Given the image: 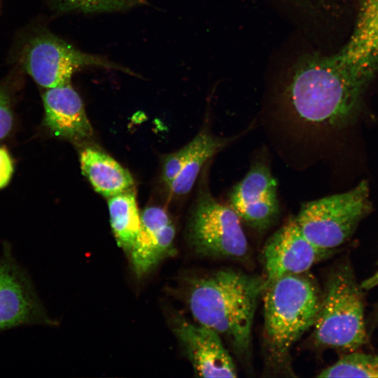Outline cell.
<instances>
[{
  "instance_id": "cell-1",
  "label": "cell",
  "mask_w": 378,
  "mask_h": 378,
  "mask_svg": "<svg viewBox=\"0 0 378 378\" xmlns=\"http://www.w3.org/2000/svg\"><path fill=\"white\" fill-rule=\"evenodd\" d=\"M377 74L368 49L349 38L334 53L309 54L291 71L286 90L293 111L304 122L342 127L352 122Z\"/></svg>"
},
{
  "instance_id": "cell-2",
  "label": "cell",
  "mask_w": 378,
  "mask_h": 378,
  "mask_svg": "<svg viewBox=\"0 0 378 378\" xmlns=\"http://www.w3.org/2000/svg\"><path fill=\"white\" fill-rule=\"evenodd\" d=\"M265 288L264 277L220 270L191 282L188 305L198 323L216 332L240 356H247L256 307Z\"/></svg>"
},
{
  "instance_id": "cell-3",
  "label": "cell",
  "mask_w": 378,
  "mask_h": 378,
  "mask_svg": "<svg viewBox=\"0 0 378 378\" xmlns=\"http://www.w3.org/2000/svg\"><path fill=\"white\" fill-rule=\"evenodd\" d=\"M262 296L265 345L274 362L285 363L293 344L313 327L321 292L314 278L304 272L273 281Z\"/></svg>"
},
{
  "instance_id": "cell-4",
  "label": "cell",
  "mask_w": 378,
  "mask_h": 378,
  "mask_svg": "<svg viewBox=\"0 0 378 378\" xmlns=\"http://www.w3.org/2000/svg\"><path fill=\"white\" fill-rule=\"evenodd\" d=\"M312 328L320 347L349 353L366 343L363 289L349 265L336 267L328 277Z\"/></svg>"
},
{
  "instance_id": "cell-5",
  "label": "cell",
  "mask_w": 378,
  "mask_h": 378,
  "mask_svg": "<svg viewBox=\"0 0 378 378\" xmlns=\"http://www.w3.org/2000/svg\"><path fill=\"white\" fill-rule=\"evenodd\" d=\"M369 193L363 181L347 192L307 202L295 216L297 223L313 244L331 251L346 242L370 213Z\"/></svg>"
},
{
  "instance_id": "cell-6",
  "label": "cell",
  "mask_w": 378,
  "mask_h": 378,
  "mask_svg": "<svg viewBox=\"0 0 378 378\" xmlns=\"http://www.w3.org/2000/svg\"><path fill=\"white\" fill-rule=\"evenodd\" d=\"M192 245L200 254L211 258L242 260L248 244L241 220L228 206L209 192L199 197L189 226Z\"/></svg>"
},
{
  "instance_id": "cell-7",
  "label": "cell",
  "mask_w": 378,
  "mask_h": 378,
  "mask_svg": "<svg viewBox=\"0 0 378 378\" xmlns=\"http://www.w3.org/2000/svg\"><path fill=\"white\" fill-rule=\"evenodd\" d=\"M22 63L35 82L46 88L69 83L76 71L89 66L130 73L127 69L105 58L82 52L50 34H39L27 43Z\"/></svg>"
},
{
  "instance_id": "cell-8",
  "label": "cell",
  "mask_w": 378,
  "mask_h": 378,
  "mask_svg": "<svg viewBox=\"0 0 378 378\" xmlns=\"http://www.w3.org/2000/svg\"><path fill=\"white\" fill-rule=\"evenodd\" d=\"M55 326L26 271L5 245L0 258V332L22 325Z\"/></svg>"
},
{
  "instance_id": "cell-9",
  "label": "cell",
  "mask_w": 378,
  "mask_h": 378,
  "mask_svg": "<svg viewBox=\"0 0 378 378\" xmlns=\"http://www.w3.org/2000/svg\"><path fill=\"white\" fill-rule=\"evenodd\" d=\"M228 206L241 220L259 231L277 220L280 206L277 182L267 163L255 162L230 190Z\"/></svg>"
},
{
  "instance_id": "cell-10",
  "label": "cell",
  "mask_w": 378,
  "mask_h": 378,
  "mask_svg": "<svg viewBox=\"0 0 378 378\" xmlns=\"http://www.w3.org/2000/svg\"><path fill=\"white\" fill-rule=\"evenodd\" d=\"M330 253V251L318 248L305 237L295 217L289 218L263 247L265 286L281 276L307 272Z\"/></svg>"
},
{
  "instance_id": "cell-11",
  "label": "cell",
  "mask_w": 378,
  "mask_h": 378,
  "mask_svg": "<svg viewBox=\"0 0 378 378\" xmlns=\"http://www.w3.org/2000/svg\"><path fill=\"white\" fill-rule=\"evenodd\" d=\"M174 332L200 377H237L232 356L221 337L214 330L178 318L174 324Z\"/></svg>"
},
{
  "instance_id": "cell-12",
  "label": "cell",
  "mask_w": 378,
  "mask_h": 378,
  "mask_svg": "<svg viewBox=\"0 0 378 378\" xmlns=\"http://www.w3.org/2000/svg\"><path fill=\"white\" fill-rule=\"evenodd\" d=\"M175 233L174 225L163 208L153 206L143 211L139 233L129 251L138 276L174 253Z\"/></svg>"
},
{
  "instance_id": "cell-13",
  "label": "cell",
  "mask_w": 378,
  "mask_h": 378,
  "mask_svg": "<svg viewBox=\"0 0 378 378\" xmlns=\"http://www.w3.org/2000/svg\"><path fill=\"white\" fill-rule=\"evenodd\" d=\"M43 100L45 123L55 136L74 141L92 136V128L83 102L69 83L48 88Z\"/></svg>"
},
{
  "instance_id": "cell-14",
  "label": "cell",
  "mask_w": 378,
  "mask_h": 378,
  "mask_svg": "<svg viewBox=\"0 0 378 378\" xmlns=\"http://www.w3.org/2000/svg\"><path fill=\"white\" fill-rule=\"evenodd\" d=\"M80 163L83 174L94 189L105 197L130 190L134 185V180L127 169L96 148L84 149L80 154Z\"/></svg>"
},
{
  "instance_id": "cell-15",
  "label": "cell",
  "mask_w": 378,
  "mask_h": 378,
  "mask_svg": "<svg viewBox=\"0 0 378 378\" xmlns=\"http://www.w3.org/2000/svg\"><path fill=\"white\" fill-rule=\"evenodd\" d=\"M194 139L195 146L192 154L178 175L167 186L172 195H183L190 192L205 163L227 146L236 136H217L202 131Z\"/></svg>"
},
{
  "instance_id": "cell-16",
  "label": "cell",
  "mask_w": 378,
  "mask_h": 378,
  "mask_svg": "<svg viewBox=\"0 0 378 378\" xmlns=\"http://www.w3.org/2000/svg\"><path fill=\"white\" fill-rule=\"evenodd\" d=\"M110 222L118 244L130 251L139 233L141 225L136 196L128 190L108 198Z\"/></svg>"
},
{
  "instance_id": "cell-17",
  "label": "cell",
  "mask_w": 378,
  "mask_h": 378,
  "mask_svg": "<svg viewBox=\"0 0 378 378\" xmlns=\"http://www.w3.org/2000/svg\"><path fill=\"white\" fill-rule=\"evenodd\" d=\"M318 377H378V354L347 353L323 369Z\"/></svg>"
},
{
  "instance_id": "cell-18",
  "label": "cell",
  "mask_w": 378,
  "mask_h": 378,
  "mask_svg": "<svg viewBox=\"0 0 378 378\" xmlns=\"http://www.w3.org/2000/svg\"><path fill=\"white\" fill-rule=\"evenodd\" d=\"M64 10L83 13L115 11L133 6L142 0H55Z\"/></svg>"
},
{
  "instance_id": "cell-19",
  "label": "cell",
  "mask_w": 378,
  "mask_h": 378,
  "mask_svg": "<svg viewBox=\"0 0 378 378\" xmlns=\"http://www.w3.org/2000/svg\"><path fill=\"white\" fill-rule=\"evenodd\" d=\"M195 146V139L177 151L168 155L163 162L162 179L168 186L178 175Z\"/></svg>"
},
{
  "instance_id": "cell-20",
  "label": "cell",
  "mask_w": 378,
  "mask_h": 378,
  "mask_svg": "<svg viewBox=\"0 0 378 378\" xmlns=\"http://www.w3.org/2000/svg\"><path fill=\"white\" fill-rule=\"evenodd\" d=\"M13 125V115L9 99L4 90L0 88V140L10 132Z\"/></svg>"
},
{
  "instance_id": "cell-21",
  "label": "cell",
  "mask_w": 378,
  "mask_h": 378,
  "mask_svg": "<svg viewBox=\"0 0 378 378\" xmlns=\"http://www.w3.org/2000/svg\"><path fill=\"white\" fill-rule=\"evenodd\" d=\"M13 172L10 157L6 150L0 148V188L9 182Z\"/></svg>"
},
{
  "instance_id": "cell-22",
  "label": "cell",
  "mask_w": 378,
  "mask_h": 378,
  "mask_svg": "<svg viewBox=\"0 0 378 378\" xmlns=\"http://www.w3.org/2000/svg\"><path fill=\"white\" fill-rule=\"evenodd\" d=\"M360 285L363 290H369L378 286V268L371 276L366 279Z\"/></svg>"
},
{
  "instance_id": "cell-23",
  "label": "cell",
  "mask_w": 378,
  "mask_h": 378,
  "mask_svg": "<svg viewBox=\"0 0 378 378\" xmlns=\"http://www.w3.org/2000/svg\"><path fill=\"white\" fill-rule=\"evenodd\" d=\"M292 1H294L297 5L301 6H306L307 9L309 8L310 6L311 8H318L320 6H321L326 0H291Z\"/></svg>"
},
{
  "instance_id": "cell-24",
  "label": "cell",
  "mask_w": 378,
  "mask_h": 378,
  "mask_svg": "<svg viewBox=\"0 0 378 378\" xmlns=\"http://www.w3.org/2000/svg\"><path fill=\"white\" fill-rule=\"evenodd\" d=\"M377 322H378V312H377Z\"/></svg>"
}]
</instances>
